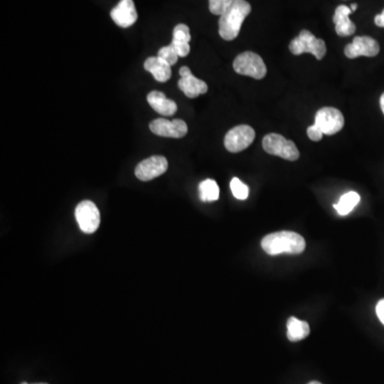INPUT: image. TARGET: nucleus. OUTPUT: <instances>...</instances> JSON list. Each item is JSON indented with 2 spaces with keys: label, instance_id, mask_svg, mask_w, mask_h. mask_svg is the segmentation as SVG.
Here are the masks:
<instances>
[{
  "label": "nucleus",
  "instance_id": "4be33fe9",
  "mask_svg": "<svg viewBox=\"0 0 384 384\" xmlns=\"http://www.w3.org/2000/svg\"><path fill=\"white\" fill-rule=\"evenodd\" d=\"M172 40L181 41V42H190L191 35L190 29L185 24H179L173 30Z\"/></svg>",
  "mask_w": 384,
  "mask_h": 384
},
{
  "label": "nucleus",
  "instance_id": "7c9ffc66",
  "mask_svg": "<svg viewBox=\"0 0 384 384\" xmlns=\"http://www.w3.org/2000/svg\"><path fill=\"white\" fill-rule=\"evenodd\" d=\"M21 384H29V383H26V382H24V383ZM35 384H46V383H35Z\"/></svg>",
  "mask_w": 384,
  "mask_h": 384
},
{
  "label": "nucleus",
  "instance_id": "1a4fd4ad",
  "mask_svg": "<svg viewBox=\"0 0 384 384\" xmlns=\"http://www.w3.org/2000/svg\"><path fill=\"white\" fill-rule=\"evenodd\" d=\"M168 170V161L163 156L155 155L141 161L136 167L135 174L143 182H149L152 179L161 176Z\"/></svg>",
  "mask_w": 384,
  "mask_h": 384
},
{
  "label": "nucleus",
  "instance_id": "dca6fc26",
  "mask_svg": "<svg viewBox=\"0 0 384 384\" xmlns=\"http://www.w3.org/2000/svg\"><path fill=\"white\" fill-rule=\"evenodd\" d=\"M145 68L153 74L154 78L159 82H168L172 75L171 66L167 61L159 57H149L145 60Z\"/></svg>",
  "mask_w": 384,
  "mask_h": 384
},
{
  "label": "nucleus",
  "instance_id": "ddd939ff",
  "mask_svg": "<svg viewBox=\"0 0 384 384\" xmlns=\"http://www.w3.org/2000/svg\"><path fill=\"white\" fill-rule=\"evenodd\" d=\"M112 21L122 28H128L137 21L138 13L133 0H121L110 12Z\"/></svg>",
  "mask_w": 384,
  "mask_h": 384
},
{
  "label": "nucleus",
  "instance_id": "c85d7f7f",
  "mask_svg": "<svg viewBox=\"0 0 384 384\" xmlns=\"http://www.w3.org/2000/svg\"><path fill=\"white\" fill-rule=\"evenodd\" d=\"M350 9H351L352 12L356 11V10L358 9V5H356V3H354V5H351V8H350Z\"/></svg>",
  "mask_w": 384,
  "mask_h": 384
},
{
  "label": "nucleus",
  "instance_id": "412c9836",
  "mask_svg": "<svg viewBox=\"0 0 384 384\" xmlns=\"http://www.w3.org/2000/svg\"><path fill=\"white\" fill-rule=\"evenodd\" d=\"M157 57L167 61L171 66L176 64L177 60H179V54H177L174 47H173L171 44L168 45V46L161 47V48L158 51V55H157Z\"/></svg>",
  "mask_w": 384,
  "mask_h": 384
},
{
  "label": "nucleus",
  "instance_id": "c756f323",
  "mask_svg": "<svg viewBox=\"0 0 384 384\" xmlns=\"http://www.w3.org/2000/svg\"><path fill=\"white\" fill-rule=\"evenodd\" d=\"M307 384H322V383H320V382H318V381H312V382H310V383H307Z\"/></svg>",
  "mask_w": 384,
  "mask_h": 384
},
{
  "label": "nucleus",
  "instance_id": "b1692460",
  "mask_svg": "<svg viewBox=\"0 0 384 384\" xmlns=\"http://www.w3.org/2000/svg\"><path fill=\"white\" fill-rule=\"evenodd\" d=\"M171 45L174 47L179 57H187L189 53H190V45H189V43L172 40Z\"/></svg>",
  "mask_w": 384,
  "mask_h": 384
},
{
  "label": "nucleus",
  "instance_id": "a878e982",
  "mask_svg": "<svg viewBox=\"0 0 384 384\" xmlns=\"http://www.w3.org/2000/svg\"><path fill=\"white\" fill-rule=\"evenodd\" d=\"M376 313H377L378 318L380 319V322L384 324V299L380 300L378 302L377 307H376Z\"/></svg>",
  "mask_w": 384,
  "mask_h": 384
},
{
  "label": "nucleus",
  "instance_id": "5701e85b",
  "mask_svg": "<svg viewBox=\"0 0 384 384\" xmlns=\"http://www.w3.org/2000/svg\"><path fill=\"white\" fill-rule=\"evenodd\" d=\"M233 0H210V11L212 15H221Z\"/></svg>",
  "mask_w": 384,
  "mask_h": 384
},
{
  "label": "nucleus",
  "instance_id": "39448f33",
  "mask_svg": "<svg viewBox=\"0 0 384 384\" xmlns=\"http://www.w3.org/2000/svg\"><path fill=\"white\" fill-rule=\"evenodd\" d=\"M233 68L238 74L252 77L254 80H263L267 74V68L263 59L252 51H245L238 55L234 60Z\"/></svg>",
  "mask_w": 384,
  "mask_h": 384
},
{
  "label": "nucleus",
  "instance_id": "9b49d317",
  "mask_svg": "<svg viewBox=\"0 0 384 384\" xmlns=\"http://www.w3.org/2000/svg\"><path fill=\"white\" fill-rule=\"evenodd\" d=\"M379 43L373 37H356L352 43L345 47V56L349 59H356L358 57H375L379 54Z\"/></svg>",
  "mask_w": 384,
  "mask_h": 384
},
{
  "label": "nucleus",
  "instance_id": "9d476101",
  "mask_svg": "<svg viewBox=\"0 0 384 384\" xmlns=\"http://www.w3.org/2000/svg\"><path fill=\"white\" fill-rule=\"evenodd\" d=\"M149 129L155 135L165 138H175V139L185 137L188 133L186 122L179 119H175L173 121L165 119L154 120L149 123Z\"/></svg>",
  "mask_w": 384,
  "mask_h": 384
},
{
  "label": "nucleus",
  "instance_id": "423d86ee",
  "mask_svg": "<svg viewBox=\"0 0 384 384\" xmlns=\"http://www.w3.org/2000/svg\"><path fill=\"white\" fill-rule=\"evenodd\" d=\"M255 131L249 125H238L232 128L224 138V147L230 153L245 151L253 143Z\"/></svg>",
  "mask_w": 384,
  "mask_h": 384
},
{
  "label": "nucleus",
  "instance_id": "f257e3e1",
  "mask_svg": "<svg viewBox=\"0 0 384 384\" xmlns=\"http://www.w3.org/2000/svg\"><path fill=\"white\" fill-rule=\"evenodd\" d=\"M251 5L246 0H233L220 15V37L226 41L235 40L246 17L251 13Z\"/></svg>",
  "mask_w": 384,
  "mask_h": 384
},
{
  "label": "nucleus",
  "instance_id": "393cba45",
  "mask_svg": "<svg viewBox=\"0 0 384 384\" xmlns=\"http://www.w3.org/2000/svg\"><path fill=\"white\" fill-rule=\"evenodd\" d=\"M307 136L310 138L312 141H320L324 137V133H322L320 129H319L318 126L316 124L314 125L310 126V127L307 128Z\"/></svg>",
  "mask_w": 384,
  "mask_h": 384
},
{
  "label": "nucleus",
  "instance_id": "0eeeda50",
  "mask_svg": "<svg viewBox=\"0 0 384 384\" xmlns=\"http://www.w3.org/2000/svg\"><path fill=\"white\" fill-rule=\"evenodd\" d=\"M75 217L80 230L86 234H92L100 224V214L98 206L92 201H82L77 205Z\"/></svg>",
  "mask_w": 384,
  "mask_h": 384
},
{
  "label": "nucleus",
  "instance_id": "7ed1b4c3",
  "mask_svg": "<svg viewBox=\"0 0 384 384\" xmlns=\"http://www.w3.org/2000/svg\"><path fill=\"white\" fill-rule=\"evenodd\" d=\"M289 51L291 54L299 55L309 54L314 55L317 60H322L326 56V43L322 39H317L313 33L309 30H302L298 37H295L289 44Z\"/></svg>",
  "mask_w": 384,
  "mask_h": 384
},
{
  "label": "nucleus",
  "instance_id": "6ab92c4d",
  "mask_svg": "<svg viewBox=\"0 0 384 384\" xmlns=\"http://www.w3.org/2000/svg\"><path fill=\"white\" fill-rule=\"evenodd\" d=\"M200 199L203 202H214L219 199L220 189L214 179H205L199 186Z\"/></svg>",
  "mask_w": 384,
  "mask_h": 384
},
{
  "label": "nucleus",
  "instance_id": "20e7f679",
  "mask_svg": "<svg viewBox=\"0 0 384 384\" xmlns=\"http://www.w3.org/2000/svg\"><path fill=\"white\" fill-rule=\"evenodd\" d=\"M263 149L266 153L289 161H296L300 157L298 147L291 140L285 139L279 134H268L263 139Z\"/></svg>",
  "mask_w": 384,
  "mask_h": 384
},
{
  "label": "nucleus",
  "instance_id": "bb28decb",
  "mask_svg": "<svg viewBox=\"0 0 384 384\" xmlns=\"http://www.w3.org/2000/svg\"><path fill=\"white\" fill-rule=\"evenodd\" d=\"M375 24L378 26V27L384 28V10L382 11L381 15H376Z\"/></svg>",
  "mask_w": 384,
  "mask_h": 384
},
{
  "label": "nucleus",
  "instance_id": "f3484780",
  "mask_svg": "<svg viewBox=\"0 0 384 384\" xmlns=\"http://www.w3.org/2000/svg\"><path fill=\"white\" fill-rule=\"evenodd\" d=\"M310 334V326L307 322L299 320L296 317H291L287 322V338L291 342L304 340Z\"/></svg>",
  "mask_w": 384,
  "mask_h": 384
},
{
  "label": "nucleus",
  "instance_id": "2eb2a0df",
  "mask_svg": "<svg viewBox=\"0 0 384 384\" xmlns=\"http://www.w3.org/2000/svg\"><path fill=\"white\" fill-rule=\"evenodd\" d=\"M147 102L155 111L165 117H171L177 111L176 102L167 98L163 92L152 91L147 95Z\"/></svg>",
  "mask_w": 384,
  "mask_h": 384
},
{
  "label": "nucleus",
  "instance_id": "4468645a",
  "mask_svg": "<svg viewBox=\"0 0 384 384\" xmlns=\"http://www.w3.org/2000/svg\"><path fill=\"white\" fill-rule=\"evenodd\" d=\"M352 11L347 6H338L333 17L336 24V31L340 37H349L356 33V27L354 21H350L349 15Z\"/></svg>",
  "mask_w": 384,
  "mask_h": 384
},
{
  "label": "nucleus",
  "instance_id": "6e6552de",
  "mask_svg": "<svg viewBox=\"0 0 384 384\" xmlns=\"http://www.w3.org/2000/svg\"><path fill=\"white\" fill-rule=\"evenodd\" d=\"M315 124L318 126L324 135H336L344 127V116L336 108H322L315 116Z\"/></svg>",
  "mask_w": 384,
  "mask_h": 384
},
{
  "label": "nucleus",
  "instance_id": "f8f14e48",
  "mask_svg": "<svg viewBox=\"0 0 384 384\" xmlns=\"http://www.w3.org/2000/svg\"><path fill=\"white\" fill-rule=\"evenodd\" d=\"M179 75L181 80H179V88L187 98H196L208 92V86L206 82L194 76L188 66L181 68Z\"/></svg>",
  "mask_w": 384,
  "mask_h": 384
},
{
  "label": "nucleus",
  "instance_id": "f03ea898",
  "mask_svg": "<svg viewBox=\"0 0 384 384\" xmlns=\"http://www.w3.org/2000/svg\"><path fill=\"white\" fill-rule=\"evenodd\" d=\"M262 248L269 255L279 254H301L305 250L304 238L295 232L281 230L269 234L262 239Z\"/></svg>",
  "mask_w": 384,
  "mask_h": 384
},
{
  "label": "nucleus",
  "instance_id": "a211bd4d",
  "mask_svg": "<svg viewBox=\"0 0 384 384\" xmlns=\"http://www.w3.org/2000/svg\"><path fill=\"white\" fill-rule=\"evenodd\" d=\"M360 196L354 191H349L347 194H345L342 196V198L338 201V204H334V208H336V212L340 214V216H347L349 214L352 210H354L356 205L360 202Z\"/></svg>",
  "mask_w": 384,
  "mask_h": 384
},
{
  "label": "nucleus",
  "instance_id": "cd10ccee",
  "mask_svg": "<svg viewBox=\"0 0 384 384\" xmlns=\"http://www.w3.org/2000/svg\"><path fill=\"white\" fill-rule=\"evenodd\" d=\"M380 107H381L382 112L384 114V93L382 94L381 98H380Z\"/></svg>",
  "mask_w": 384,
  "mask_h": 384
},
{
  "label": "nucleus",
  "instance_id": "aec40b11",
  "mask_svg": "<svg viewBox=\"0 0 384 384\" xmlns=\"http://www.w3.org/2000/svg\"><path fill=\"white\" fill-rule=\"evenodd\" d=\"M230 190H232L233 196L238 200H247L249 196V187L244 184L237 177H234L230 181Z\"/></svg>",
  "mask_w": 384,
  "mask_h": 384
}]
</instances>
